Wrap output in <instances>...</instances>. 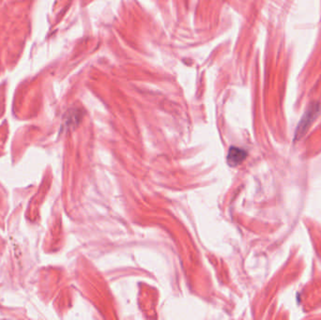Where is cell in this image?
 I'll list each match as a JSON object with an SVG mask.
<instances>
[{
	"label": "cell",
	"instance_id": "1",
	"mask_svg": "<svg viewBox=\"0 0 321 320\" xmlns=\"http://www.w3.org/2000/svg\"><path fill=\"white\" fill-rule=\"evenodd\" d=\"M319 112H320V105L317 103H313L312 105L308 107L301 122L299 123V126L297 128L296 133L298 137H301L308 130V128L312 124L313 121L317 118Z\"/></svg>",
	"mask_w": 321,
	"mask_h": 320
},
{
	"label": "cell",
	"instance_id": "2",
	"mask_svg": "<svg viewBox=\"0 0 321 320\" xmlns=\"http://www.w3.org/2000/svg\"><path fill=\"white\" fill-rule=\"evenodd\" d=\"M247 157V152L238 147H231L228 153V163L230 166L240 165Z\"/></svg>",
	"mask_w": 321,
	"mask_h": 320
}]
</instances>
